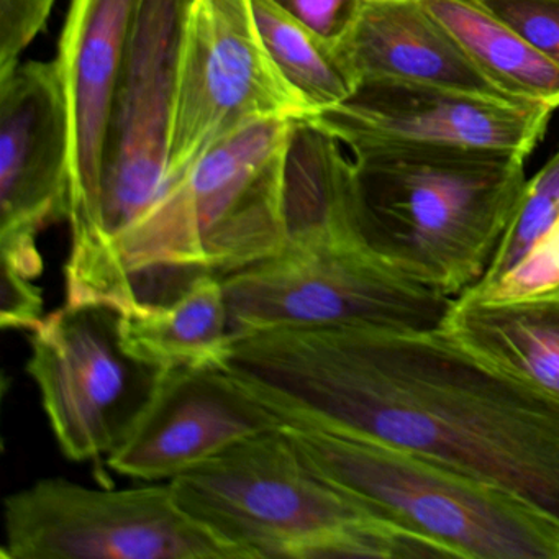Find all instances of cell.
Segmentation results:
<instances>
[{
  "instance_id": "6da1fadb",
  "label": "cell",
  "mask_w": 559,
  "mask_h": 559,
  "mask_svg": "<svg viewBox=\"0 0 559 559\" xmlns=\"http://www.w3.org/2000/svg\"><path fill=\"white\" fill-rule=\"evenodd\" d=\"M284 425L411 451L519 500L559 530V402L440 329H271L224 366Z\"/></svg>"
},
{
  "instance_id": "7a4b0ae2",
  "label": "cell",
  "mask_w": 559,
  "mask_h": 559,
  "mask_svg": "<svg viewBox=\"0 0 559 559\" xmlns=\"http://www.w3.org/2000/svg\"><path fill=\"white\" fill-rule=\"evenodd\" d=\"M293 122L266 117L238 127L163 188L117 243V310L171 299L199 276L224 280L286 247L284 148Z\"/></svg>"
},
{
  "instance_id": "3957f363",
  "label": "cell",
  "mask_w": 559,
  "mask_h": 559,
  "mask_svg": "<svg viewBox=\"0 0 559 559\" xmlns=\"http://www.w3.org/2000/svg\"><path fill=\"white\" fill-rule=\"evenodd\" d=\"M352 176L358 240L450 297L486 274L526 185L522 156L450 148L355 153Z\"/></svg>"
},
{
  "instance_id": "277c9868",
  "label": "cell",
  "mask_w": 559,
  "mask_h": 559,
  "mask_svg": "<svg viewBox=\"0 0 559 559\" xmlns=\"http://www.w3.org/2000/svg\"><path fill=\"white\" fill-rule=\"evenodd\" d=\"M186 512L248 559L441 558L330 483L286 428L248 438L169 480Z\"/></svg>"
},
{
  "instance_id": "5b68a950",
  "label": "cell",
  "mask_w": 559,
  "mask_h": 559,
  "mask_svg": "<svg viewBox=\"0 0 559 559\" xmlns=\"http://www.w3.org/2000/svg\"><path fill=\"white\" fill-rule=\"evenodd\" d=\"M194 2H136L107 127L96 222L90 237L70 248L64 304L119 302L117 243L155 204L168 176Z\"/></svg>"
},
{
  "instance_id": "8992f818",
  "label": "cell",
  "mask_w": 559,
  "mask_h": 559,
  "mask_svg": "<svg viewBox=\"0 0 559 559\" xmlns=\"http://www.w3.org/2000/svg\"><path fill=\"white\" fill-rule=\"evenodd\" d=\"M284 428L325 479L450 558L559 559V530L493 487L378 441Z\"/></svg>"
},
{
  "instance_id": "52a82bcc",
  "label": "cell",
  "mask_w": 559,
  "mask_h": 559,
  "mask_svg": "<svg viewBox=\"0 0 559 559\" xmlns=\"http://www.w3.org/2000/svg\"><path fill=\"white\" fill-rule=\"evenodd\" d=\"M222 283L235 340L271 329L438 330L454 300L376 257L352 222L299 231Z\"/></svg>"
},
{
  "instance_id": "ba28073f",
  "label": "cell",
  "mask_w": 559,
  "mask_h": 559,
  "mask_svg": "<svg viewBox=\"0 0 559 559\" xmlns=\"http://www.w3.org/2000/svg\"><path fill=\"white\" fill-rule=\"evenodd\" d=\"M8 559H248L186 512L171 484L94 489L40 479L4 500Z\"/></svg>"
},
{
  "instance_id": "9c48e42d",
  "label": "cell",
  "mask_w": 559,
  "mask_h": 559,
  "mask_svg": "<svg viewBox=\"0 0 559 559\" xmlns=\"http://www.w3.org/2000/svg\"><path fill=\"white\" fill-rule=\"evenodd\" d=\"M28 376L68 460L109 457L152 401L165 369L123 349L119 312L64 304L32 330Z\"/></svg>"
},
{
  "instance_id": "30bf717a",
  "label": "cell",
  "mask_w": 559,
  "mask_h": 559,
  "mask_svg": "<svg viewBox=\"0 0 559 559\" xmlns=\"http://www.w3.org/2000/svg\"><path fill=\"white\" fill-rule=\"evenodd\" d=\"M310 114L267 55L251 0H195L165 186L179 181L209 146L245 123Z\"/></svg>"
},
{
  "instance_id": "8fae6325",
  "label": "cell",
  "mask_w": 559,
  "mask_h": 559,
  "mask_svg": "<svg viewBox=\"0 0 559 559\" xmlns=\"http://www.w3.org/2000/svg\"><path fill=\"white\" fill-rule=\"evenodd\" d=\"M555 110L447 87L359 81L343 103L306 120L353 155L379 148H450L528 158Z\"/></svg>"
},
{
  "instance_id": "7c38bea8",
  "label": "cell",
  "mask_w": 559,
  "mask_h": 559,
  "mask_svg": "<svg viewBox=\"0 0 559 559\" xmlns=\"http://www.w3.org/2000/svg\"><path fill=\"white\" fill-rule=\"evenodd\" d=\"M71 123L55 61L19 63L0 78V251L31 280L44 273L41 230L68 221Z\"/></svg>"
},
{
  "instance_id": "4fadbf2b",
  "label": "cell",
  "mask_w": 559,
  "mask_h": 559,
  "mask_svg": "<svg viewBox=\"0 0 559 559\" xmlns=\"http://www.w3.org/2000/svg\"><path fill=\"white\" fill-rule=\"evenodd\" d=\"M281 427L284 421L224 368L168 369L107 466L132 479L169 483L222 451Z\"/></svg>"
},
{
  "instance_id": "5bb4252c",
  "label": "cell",
  "mask_w": 559,
  "mask_h": 559,
  "mask_svg": "<svg viewBox=\"0 0 559 559\" xmlns=\"http://www.w3.org/2000/svg\"><path fill=\"white\" fill-rule=\"evenodd\" d=\"M139 0H71L57 63L70 110L71 248L93 230L107 127Z\"/></svg>"
},
{
  "instance_id": "9a60e30c",
  "label": "cell",
  "mask_w": 559,
  "mask_h": 559,
  "mask_svg": "<svg viewBox=\"0 0 559 559\" xmlns=\"http://www.w3.org/2000/svg\"><path fill=\"white\" fill-rule=\"evenodd\" d=\"M335 48L358 83L392 81L513 100L474 67L420 0H362L352 31Z\"/></svg>"
},
{
  "instance_id": "2e32d148",
  "label": "cell",
  "mask_w": 559,
  "mask_h": 559,
  "mask_svg": "<svg viewBox=\"0 0 559 559\" xmlns=\"http://www.w3.org/2000/svg\"><path fill=\"white\" fill-rule=\"evenodd\" d=\"M440 330L480 361L559 402V287L507 300L463 293Z\"/></svg>"
},
{
  "instance_id": "e0dca14e",
  "label": "cell",
  "mask_w": 559,
  "mask_h": 559,
  "mask_svg": "<svg viewBox=\"0 0 559 559\" xmlns=\"http://www.w3.org/2000/svg\"><path fill=\"white\" fill-rule=\"evenodd\" d=\"M123 349L158 369L224 368L234 348L221 277L204 274L162 302L132 300L119 310Z\"/></svg>"
},
{
  "instance_id": "ac0fdd59",
  "label": "cell",
  "mask_w": 559,
  "mask_h": 559,
  "mask_svg": "<svg viewBox=\"0 0 559 559\" xmlns=\"http://www.w3.org/2000/svg\"><path fill=\"white\" fill-rule=\"evenodd\" d=\"M474 67L510 99L559 109V67L477 0H420Z\"/></svg>"
},
{
  "instance_id": "d6986e66",
  "label": "cell",
  "mask_w": 559,
  "mask_h": 559,
  "mask_svg": "<svg viewBox=\"0 0 559 559\" xmlns=\"http://www.w3.org/2000/svg\"><path fill=\"white\" fill-rule=\"evenodd\" d=\"M251 4L267 55L310 112L336 106L355 91L358 81L340 60L335 45L323 40L270 0H251Z\"/></svg>"
},
{
  "instance_id": "ffe728a7",
  "label": "cell",
  "mask_w": 559,
  "mask_h": 559,
  "mask_svg": "<svg viewBox=\"0 0 559 559\" xmlns=\"http://www.w3.org/2000/svg\"><path fill=\"white\" fill-rule=\"evenodd\" d=\"M558 217L559 150L530 181L526 179L519 204L486 274L471 289H484L502 280L542 240Z\"/></svg>"
},
{
  "instance_id": "44dd1931",
  "label": "cell",
  "mask_w": 559,
  "mask_h": 559,
  "mask_svg": "<svg viewBox=\"0 0 559 559\" xmlns=\"http://www.w3.org/2000/svg\"><path fill=\"white\" fill-rule=\"evenodd\" d=\"M559 287V217L530 253L502 280L484 289L464 293L480 299L507 300Z\"/></svg>"
},
{
  "instance_id": "7402d4cb",
  "label": "cell",
  "mask_w": 559,
  "mask_h": 559,
  "mask_svg": "<svg viewBox=\"0 0 559 559\" xmlns=\"http://www.w3.org/2000/svg\"><path fill=\"white\" fill-rule=\"evenodd\" d=\"M559 67V0H477Z\"/></svg>"
},
{
  "instance_id": "603a6c76",
  "label": "cell",
  "mask_w": 559,
  "mask_h": 559,
  "mask_svg": "<svg viewBox=\"0 0 559 559\" xmlns=\"http://www.w3.org/2000/svg\"><path fill=\"white\" fill-rule=\"evenodd\" d=\"M57 0H0V78L19 64V57L44 31Z\"/></svg>"
},
{
  "instance_id": "cb8c5ba5",
  "label": "cell",
  "mask_w": 559,
  "mask_h": 559,
  "mask_svg": "<svg viewBox=\"0 0 559 559\" xmlns=\"http://www.w3.org/2000/svg\"><path fill=\"white\" fill-rule=\"evenodd\" d=\"M270 2L335 47L352 31L362 5V0H270Z\"/></svg>"
},
{
  "instance_id": "d4e9b609",
  "label": "cell",
  "mask_w": 559,
  "mask_h": 559,
  "mask_svg": "<svg viewBox=\"0 0 559 559\" xmlns=\"http://www.w3.org/2000/svg\"><path fill=\"white\" fill-rule=\"evenodd\" d=\"M44 293L34 280L2 264L0 325L5 330H34L44 319Z\"/></svg>"
}]
</instances>
